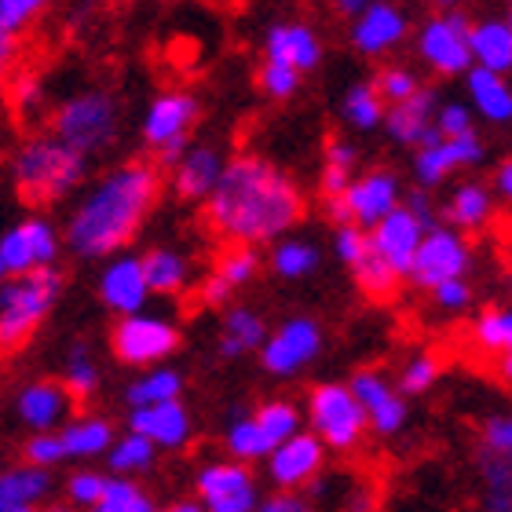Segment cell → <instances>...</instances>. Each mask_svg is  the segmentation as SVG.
<instances>
[{
    "label": "cell",
    "mask_w": 512,
    "mask_h": 512,
    "mask_svg": "<svg viewBox=\"0 0 512 512\" xmlns=\"http://www.w3.org/2000/svg\"><path fill=\"white\" fill-rule=\"evenodd\" d=\"M260 363L267 374L275 377H293L300 374L311 359H319L322 352V330L315 319H289L282 322L260 348Z\"/></svg>",
    "instance_id": "cell-11"
},
{
    "label": "cell",
    "mask_w": 512,
    "mask_h": 512,
    "mask_svg": "<svg viewBox=\"0 0 512 512\" xmlns=\"http://www.w3.org/2000/svg\"><path fill=\"white\" fill-rule=\"evenodd\" d=\"M406 209H410V213H414L417 220L425 224V231H428L432 224H436V216H432V202H428V194H425V191H414V194H410V198H406Z\"/></svg>",
    "instance_id": "cell-57"
},
{
    "label": "cell",
    "mask_w": 512,
    "mask_h": 512,
    "mask_svg": "<svg viewBox=\"0 0 512 512\" xmlns=\"http://www.w3.org/2000/svg\"><path fill=\"white\" fill-rule=\"evenodd\" d=\"M0 282H4V264H0Z\"/></svg>",
    "instance_id": "cell-64"
},
{
    "label": "cell",
    "mask_w": 512,
    "mask_h": 512,
    "mask_svg": "<svg viewBox=\"0 0 512 512\" xmlns=\"http://www.w3.org/2000/svg\"><path fill=\"white\" fill-rule=\"evenodd\" d=\"M11 59H15V37H8V33L0 30V81H4V74H8Z\"/></svg>",
    "instance_id": "cell-60"
},
{
    "label": "cell",
    "mask_w": 512,
    "mask_h": 512,
    "mask_svg": "<svg viewBox=\"0 0 512 512\" xmlns=\"http://www.w3.org/2000/svg\"><path fill=\"white\" fill-rule=\"evenodd\" d=\"M267 337L264 319L249 308H231L224 319V333H220V355L224 359H238V355L256 352Z\"/></svg>",
    "instance_id": "cell-30"
},
{
    "label": "cell",
    "mask_w": 512,
    "mask_h": 512,
    "mask_svg": "<svg viewBox=\"0 0 512 512\" xmlns=\"http://www.w3.org/2000/svg\"><path fill=\"white\" fill-rule=\"evenodd\" d=\"M370 249V238H366V227L359 224H341L337 227V256H341L344 264L352 267L359 256Z\"/></svg>",
    "instance_id": "cell-52"
},
{
    "label": "cell",
    "mask_w": 512,
    "mask_h": 512,
    "mask_svg": "<svg viewBox=\"0 0 512 512\" xmlns=\"http://www.w3.org/2000/svg\"><path fill=\"white\" fill-rule=\"evenodd\" d=\"M256 428H260V436H264L267 443V454H271V447H278L286 436H293L300 428V414L297 406L286 403V399H271V403H264L260 410L253 414Z\"/></svg>",
    "instance_id": "cell-33"
},
{
    "label": "cell",
    "mask_w": 512,
    "mask_h": 512,
    "mask_svg": "<svg viewBox=\"0 0 512 512\" xmlns=\"http://www.w3.org/2000/svg\"><path fill=\"white\" fill-rule=\"evenodd\" d=\"M110 348H114V355H118L121 363L150 366L158 363V359H169L180 348V330L169 319L132 311V315H121V322L114 326Z\"/></svg>",
    "instance_id": "cell-8"
},
{
    "label": "cell",
    "mask_w": 512,
    "mask_h": 512,
    "mask_svg": "<svg viewBox=\"0 0 512 512\" xmlns=\"http://www.w3.org/2000/svg\"><path fill=\"white\" fill-rule=\"evenodd\" d=\"M487 147H483V139L476 132H458V136H439L436 143H428V147H417V158H414V176L421 187H436L450 176V172L458 169H469V165H480Z\"/></svg>",
    "instance_id": "cell-13"
},
{
    "label": "cell",
    "mask_w": 512,
    "mask_h": 512,
    "mask_svg": "<svg viewBox=\"0 0 512 512\" xmlns=\"http://www.w3.org/2000/svg\"><path fill=\"white\" fill-rule=\"evenodd\" d=\"M63 443L66 458H99V454H107L110 443H114V425L103 421V417H85V421H70L63 428Z\"/></svg>",
    "instance_id": "cell-31"
},
{
    "label": "cell",
    "mask_w": 512,
    "mask_h": 512,
    "mask_svg": "<svg viewBox=\"0 0 512 512\" xmlns=\"http://www.w3.org/2000/svg\"><path fill=\"white\" fill-rule=\"evenodd\" d=\"M352 271H355V282H359V289H363L366 297H374V300L392 297L395 289H399V282H403V278L395 275L392 267L384 264L374 249H366V253L352 264Z\"/></svg>",
    "instance_id": "cell-35"
},
{
    "label": "cell",
    "mask_w": 512,
    "mask_h": 512,
    "mask_svg": "<svg viewBox=\"0 0 512 512\" xmlns=\"http://www.w3.org/2000/svg\"><path fill=\"white\" fill-rule=\"evenodd\" d=\"M59 256V235L48 220H22L0 238V264H4V275H22V271H33V267L55 264Z\"/></svg>",
    "instance_id": "cell-15"
},
{
    "label": "cell",
    "mask_w": 512,
    "mask_h": 512,
    "mask_svg": "<svg viewBox=\"0 0 512 512\" xmlns=\"http://www.w3.org/2000/svg\"><path fill=\"white\" fill-rule=\"evenodd\" d=\"M202 202L209 231L238 246L275 242L304 216V194L297 180L260 154H238L224 161L213 191Z\"/></svg>",
    "instance_id": "cell-1"
},
{
    "label": "cell",
    "mask_w": 512,
    "mask_h": 512,
    "mask_svg": "<svg viewBox=\"0 0 512 512\" xmlns=\"http://www.w3.org/2000/svg\"><path fill=\"white\" fill-rule=\"evenodd\" d=\"M176 509H180V512H198V509H202V502H183V505H176Z\"/></svg>",
    "instance_id": "cell-63"
},
{
    "label": "cell",
    "mask_w": 512,
    "mask_h": 512,
    "mask_svg": "<svg viewBox=\"0 0 512 512\" xmlns=\"http://www.w3.org/2000/svg\"><path fill=\"white\" fill-rule=\"evenodd\" d=\"M344 118H348V125L363 128V132H370V128L381 125V118H384V99L374 92V85H355V88H348V96H344Z\"/></svg>",
    "instance_id": "cell-41"
},
{
    "label": "cell",
    "mask_w": 512,
    "mask_h": 512,
    "mask_svg": "<svg viewBox=\"0 0 512 512\" xmlns=\"http://www.w3.org/2000/svg\"><path fill=\"white\" fill-rule=\"evenodd\" d=\"M370 85H374V92L384 99V103H399V99H406L410 92H417V85H421V81H417V74L403 70V66H384Z\"/></svg>",
    "instance_id": "cell-48"
},
{
    "label": "cell",
    "mask_w": 512,
    "mask_h": 512,
    "mask_svg": "<svg viewBox=\"0 0 512 512\" xmlns=\"http://www.w3.org/2000/svg\"><path fill=\"white\" fill-rule=\"evenodd\" d=\"M198 502L209 512H249L256 509L253 472L242 461H220L198 472Z\"/></svg>",
    "instance_id": "cell-12"
},
{
    "label": "cell",
    "mask_w": 512,
    "mask_h": 512,
    "mask_svg": "<svg viewBox=\"0 0 512 512\" xmlns=\"http://www.w3.org/2000/svg\"><path fill=\"white\" fill-rule=\"evenodd\" d=\"M180 392H183V377L176 370H150L147 377H139L128 388V403L147 406V403H161V399H180Z\"/></svg>",
    "instance_id": "cell-39"
},
{
    "label": "cell",
    "mask_w": 512,
    "mask_h": 512,
    "mask_svg": "<svg viewBox=\"0 0 512 512\" xmlns=\"http://www.w3.org/2000/svg\"><path fill=\"white\" fill-rule=\"evenodd\" d=\"M494 194L498 198H512V161H502L494 169Z\"/></svg>",
    "instance_id": "cell-59"
},
{
    "label": "cell",
    "mask_w": 512,
    "mask_h": 512,
    "mask_svg": "<svg viewBox=\"0 0 512 512\" xmlns=\"http://www.w3.org/2000/svg\"><path fill=\"white\" fill-rule=\"evenodd\" d=\"M139 264H143V278H147L150 293L176 297L187 286V260L172 249H150L147 256H139Z\"/></svg>",
    "instance_id": "cell-32"
},
{
    "label": "cell",
    "mask_w": 512,
    "mask_h": 512,
    "mask_svg": "<svg viewBox=\"0 0 512 512\" xmlns=\"http://www.w3.org/2000/svg\"><path fill=\"white\" fill-rule=\"evenodd\" d=\"M436 128L443 136H458V132H469L472 128V114L469 107H461V103H447V107H436Z\"/></svg>",
    "instance_id": "cell-54"
},
{
    "label": "cell",
    "mask_w": 512,
    "mask_h": 512,
    "mask_svg": "<svg viewBox=\"0 0 512 512\" xmlns=\"http://www.w3.org/2000/svg\"><path fill=\"white\" fill-rule=\"evenodd\" d=\"M256 271H260V256L253 253V246H238V242H231V249L216 264V275H224L235 289L253 282Z\"/></svg>",
    "instance_id": "cell-44"
},
{
    "label": "cell",
    "mask_w": 512,
    "mask_h": 512,
    "mask_svg": "<svg viewBox=\"0 0 512 512\" xmlns=\"http://www.w3.org/2000/svg\"><path fill=\"white\" fill-rule=\"evenodd\" d=\"M55 136L63 139L66 147L81 150V154H99L107 150L118 136V103L107 92H77L74 99H66L63 107L55 110Z\"/></svg>",
    "instance_id": "cell-5"
},
{
    "label": "cell",
    "mask_w": 512,
    "mask_h": 512,
    "mask_svg": "<svg viewBox=\"0 0 512 512\" xmlns=\"http://www.w3.org/2000/svg\"><path fill=\"white\" fill-rule=\"evenodd\" d=\"M483 447L491 450V454L509 458V450H512V421L509 417H491V421L483 425Z\"/></svg>",
    "instance_id": "cell-53"
},
{
    "label": "cell",
    "mask_w": 512,
    "mask_h": 512,
    "mask_svg": "<svg viewBox=\"0 0 512 512\" xmlns=\"http://www.w3.org/2000/svg\"><path fill=\"white\" fill-rule=\"evenodd\" d=\"M432 118H436V92L417 85V92L392 103V110L381 121L395 143H403V147H428V143H436L443 136Z\"/></svg>",
    "instance_id": "cell-18"
},
{
    "label": "cell",
    "mask_w": 512,
    "mask_h": 512,
    "mask_svg": "<svg viewBox=\"0 0 512 512\" xmlns=\"http://www.w3.org/2000/svg\"><path fill=\"white\" fill-rule=\"evenodd\" d=\"M469 264H472V249H469V242L461 238L458 227L432 224L425 235H421V242H417L406 278L421 289H432L436 282H443V278L465 275Z\"/></svg>",
    "instance_id": "cell-7"
},
{
    "label": "cell",
    "mask_w": 512,
    "mask_h": 512,
    "mask_svg": "<svg viewBox=\"0 0 512 512\" xmlns=\"http://www.w3.org/2000/svg\"><path fill=\"white\" fill-rule=\"evenodd\" d=\"M220 169H224V158L213 147H187L172 165V191L183 202H202L213 191Z\"/></svg>",
    "instance_id": "cell-25"
},
{
    "label": "cell",
    "mask_w": 512,
    "mask_h": 512,
    "mask_svg": "<svg viewBox=\"0 0 512 512\" xmlns=\"http://www.w3.org/2000/svg\"><path fill=\"white\" fill-rule=\"evenodd\" d=\"M319 249L304 242V238H289V242H278L275 253H271V267H275L282 278H308L319 271Z\"/></svg>",
    "instance_id": "cell-34"
},
{
    "label": "cell",
    "mask_w": 512,
    "mask_h": 512,
    "mask_svg": "<svg viewBox=\"0 0 512 512\" xmlns=\"http://www.w3.org/2000/svg\"><path fill=\"white\" fill-rule=\"evenodd\" d=\"M99 512H150L154 502L150 494L139 487V483L125 480V476H114V480H103V494L96 502Z\"/></svg>",
    "instance_id": "cell-38"
},
{
    "label": "cell",
    "mask_w": 512,
    "mask_h": 512,
    "mask_svg": "<svg viewBox=\"0 0 512 512\" xmlns=\"http://www.w3.org/2000/svg\"><path fill=\"white\" fill-rule=\"evenodd\" d=\"M63 286L55 264L11 275L0 286V355H15L33 341L41 322L52 315L55 300L63 297Z\"/></svg>",
    "instance_id": "cell-4"
},
{
    "label": "cell",
    "mask_w": 512,
    "mask_h": 512,
    "mask_svg": "<svg viewBox=\"0 0 512 512\" xmlns=\"http://www.w3.org/2000/svg\"><path fill=\"white\" fill-rule=\"evenodd\" d=\"M264 59H275V63H286L300 74H311L315 66L322 63V41L315 37L311 26L304 22H282V26H271L264 37Z\"/></svg>",
    "instance_id": "cell-23"
},
{
    "label": "cell",
    "mask_w": 512,
    "mask_h": 512,
    "mask_svg": "<svg viewBox=\"0 0 512 512\" xmlns=\"http://www.w3.org/2000/svg\"><path fill=\"white\" fill-rule=\"evenodd\" d=\"M308 417L322 447L355 450L366 432V414L348 384H319L308 399Z\"/></svg>",
    "instance_id": "cell-6"
},
{
    "label": "cell",
    "mask_w": 512,
    "mask_h": 512,
    "mask_svg": "<svg viewBox=\"0 0 512 512\" xmlns=\"http://www.w3.org/2000/svg\"><path fill=\"white\" fill-rule=\"evenodd\" d=\"M103 480H107V476H99V472H74V476H70V483H66L70 502L85 505V509H96L99 494H103Z\"/></svg>",
    "instance_id": "cell-50"
},
{
    "label": "cell",
    "mask_w": 512,
    "mask_h": 512,
    "mask_svg": "<svg viewBox=\"0 0 512 512\" xmlns=\"http://www.w3.org/2000/svg\"><path fill=\"white\" fill-rule=\"evenodd\" d=\"M128 428L139 432V436H147L154 447H165V450H180V447H187V439H191V417H187L180 399L132 406Z\"/></svg>",
    "instance_id": "cell-22"
},
{
    "label": "cell",
    "mask_w": 512,
    "mask_h": 512,
    "mask_svg": "<svg viewBox=\"0 0 512 512\" xmlns=\"http://www.w3.org/2000/svg\"><path fill=\"white\" fill-rule=\"evenodd\" d=\"M469 92H472V103L480 110L487 121H505L512 118V92L505 85V74L498 70H487V66H469Z\"/></svg>",
    "instance_id": "cell-28"
},
{
    "label": "cell",
    "mask_w": 512,
    "mask_h": 512,
    "mask_svg": "<svg viewBox=\"0 0 512 512\" xmlns=\"http://www.w3.org/2000/svg\"><path fill=\"white\" fill-rule=\"evenodd\" d=\"M428 293L436 297L439 308H450V311L469 308V300H472V286L465 282V275L443 278V282H436V286L428 289Z\"/></svg>",
    "instance_id": "cell-51"
},
{
    "label": "cell",
    "mask_w": 512,
    "mask_h": 512,
    "mask_svg": "<svg viewBox=\"0 0 512 512\" xmlns=\"http://www.w3.org/2000/svg\"><path fill=\"white\" fill-rule=\"evenodd\" d=\"M439 377V359L436 355H417V359H410V366L403 370V381H399V388H403L406 395H421L428 392L432 384H436Z\"/></svg>",
    "instance_id": "cell-49"
},
{
    "label": "cell",
    "mask_w": 512,
    "mask_h": 512,
    "mask_svg": "<svg viewBox=\"0 0 512 512\" xmlns=\"http://www.w3.org/2000/svg\"><path fill=\"white\" fill-rule=\"evenodd\" d=\"M469 52L476 66L509 74L512 70V26L505 19H483L469 26Z\"/></svg>",
    "instance_id": "cell-27"
},
{
    "label": "cell",
    "mask_w": 512,
    "mask_h": 512,
    "mask_svg": "<svg viewBox=\"0 0 512 512\" xmlns=\"http://www.w3.org/2000/svg\"><path fill=\"white\" fill-rule=\"evenodd\" d=\"M355 147L352 143H344V139H330L326 143V161H322V194L333 198V194H341L355 176Z\"/></svg>",
    "instance_id": "cell-36"
},
{
    "label": "cell",
    "mask_w": 512,
    "mask_h": 512,
    "mask_svg": "<svg viewBox=\"0 0 512 512\" xmlns=\"http://www.w3.org/2000/svg\"><path fill=\"white\" fill-rule=\"evenodd\" d=\"M11 176H15V191L26 205H52L74 191L77 183H85L88 158L81 150L66 147L59 136H37L22 143Z\"/></svg>",
    "instance_id": "cell-3"
},
{
    "label": "cell",
    "mask_w": 512,
    "mask_h": 512,
    "mask_svg": "<svg viewBox=\"0 0 512 512\" xmlns=\"http://www.w3.org/2000/svg\"><path fill=\"white\" fill-rule=\"evenodd\" d=\"M476 344H480L487 355H509L512 348V315L502 308H491L483 311L480 319H476Z\"/></svg>",
    "instance_id": "cell-40"
},
{
    "label": "cell",
    "mask_w": 512,
    "mask_h": 512,
    "mask_svg": "<svg viewBox=\"0 0 512 512\" xmlns=\"http://www.w3.org/2000/svg\"><path fill=\"white\" fill-rule=\"evenodd\" d=\"M333 8L341 11L344 19H355V15L366 8V0H333Z\"/></svg>",
    "instance_id": "cell-61"
},
{
    "label": "cell",
    "mask_w": 512,
    "mask_h": 512,
    "mask_svg": "<svg viewBox=\"0 0 512 512\" xmlns=\"http://www.w3.org/2000/svg\"><path fill=\"white\" fill-rule=\"evenodd\" d=\"M48 4L52 0H0V30L8 37H22L48 11Z\"/></svg>",
    "instance_id": "cell-42"
},
{
    "label": "cell",
    "mask_w": 512,
    "mask_h": 512,
    "mask_svg": "<svg viewBox=\"0 0 512 512\" xmlns=\"http://www.w3.org/2000/svg\"><path fill=\"white\" fill-rule=\"evenodd\" d=\"M348 388H352V395L359 399V406H363V414H366V425L374 428L377 436H395V432L406 425L403 395L395 392L381 374L363 370V374L352 377Z\"/></svg>",
    "instance_id": "cell-19"
},
{
    "label": "cell",
    "mask_w": 512,
    "mask_h": 512,
    "mask_svg": "<svg viewBox=\"0 0 512 512\" xmlns=\"http://www.w3.org/2000/svg\"><path fill=\"white\" fill-rule=\"evenodd\" d=\"M22 458H26V465L55 469V465L66 458V450H63V443H59V436H55V428H44V432H33V436L26 439Z\"/></svg>",
    "instance_id": "cell-47"
},
{
    "label": "cell",
    "mask_w": 512,
    "mask_h": 512,
    "mask_svg": "<svg viewBox=\"0 0 512 512\" xmlns=\"http://www.w3.org/2000/svg\"><path fill=\"white\" fill-rule=\"evenodd\" d=\"M227 450H231L238 461L267 458V443H264V436H260V428H256L253 417H242V421H235V425L227 428Z\"/></svg>",
    "instance_id": "cell-46"
},
{
    "label": "cell",
    "mask_w": 512,
    "mask_h": 512,
    "mask_svg": "<svg viewBox=\"0 0 512 512\" xmlns=\"http://www.w3.org/2000/svg\"><path fill=\"white\" fill-rule=\"evenodd\" d=\"M37 103H41V85H37L30 74H22L19 81H15V107L33 110Z\"/></svg>",
    "instance_id": "cell-56"
},
{
    "label": "cell",
    "mask_w": 512,
    "mask_h": 512,
    "mask_svg": "<svg viewBox=\"0 0 512 512\" xmlns=\"http://www.w3.org/2000/svg\"><path fill=\"white\" fill-rule=\"evenodd\" d=\"M469 26L472 22L461 11H436L417 30V52L436 74H465L472 66L469 52Z\"/></svg>",
    "instance_id": "cell-10"
},
{
    "label": "cell",
    "mask_w": 512,
    "mask_h": 512,
    "mask_svg": "<svg viewBox=\"0 0 512 512\" xmlns=\"http://www.w3.org/2000/svg\"><path fill=\"white\" fill-rule=\"evenodd\" d=\"M15 410H19L22 425H30L33 432H44V428L66 425L70 414L77 410V399L63 381H33L19 392Z\"/></svg>",
    "instance_id": "cell-21"
},
{
    "label": "cell",
    "mask_w": 512,
    "mask_h": 512,
    "mask_svg": "<svg viewBox=\"0 0 512 512\" xmlns=\"http://www.w3.org/2000/svg\"><path fill=\"white\" fill-rule=\"evenodd\" d=\"M66 388H70V395L77 399V406L85 403L88 395L96 392V384H99V370H96V363L88 359V352L77 344L74 352H70V366H66Z\"/></svg>",
    "instance_id": "cell-45"
},
{
    "label": "cell",
    "mask_w": 512,
    "mask_h": 512,
    "mask_svg": "<svg viewBox=\"0 0 512 512\" xmlns=\"http://www.w3.org/2000/svg\"><path fill=\"white\" fill-rule=\"evenodd\" d=\"M447 220L458 231H483L494 220V194L483 183H461L447 202Z\"/></svg>",
    "instance_id": "cell-29"
},
{
    "label": "cell",
    "mask_w": 512,
    "mask_h": 512,
    "mask_svg": "<svg viewBox=\"0 0 512 512\" xmlns=\"http://www.w3.org/2000/svg\"><path fill=\"white\" fill-rule=\"evenodd\" d=\"M428 8H436V11H450V8H458L461 0H425Z\"/></svg>",
    "instance_id": "cell-62"
},
{
    "label": "cell",
    "mask_w": 512,
    "mask_h": 512,
    "mask_svg": "<svg viewBox=\"0 0 512 512\" xmlns=\"http://www.w3.org/2000/svg\"><path fill=\"white\" fill-rule=\"evenodd\" d=\"M147 278H143V264L139 256H118L114 264L103 271L99 278V297L107 304L110 311L118 315H132L147 304Z\"/></svg>",
    "instance_id": "cell-24"
},
{
    "label": "cell",
    "mask_w": 512,
    "mask_h": 512,
    "mask_svg": "<svg viewBox=\"0 0 512 512\" xmlns=\"http://www.w3.org/2000/svg\"><path fill=\"white\" fill-rule=\"evenodd\" d=\"M110 469L121 472V476H136V472H147L154 465V443L147 436H139L128 428V436L121 443H110Z\"/></svg>",
    "instance_id": "cell-37"
},
{
    "label": "cell",
    "mask_w": 512,
    "mask_h": 512,
    "mask_svg": "<svg viewBox=\"0 0 512 512\" xmlns=\"http://www.w3.org/2000/svg\"><path fill=\"white\" fill-rule=\"evenodd\" d=\"M55 480L52 469L41 465H19V469L0 472V512H30L52 498Z\"/></svg>",
    "instance_id": "cell-26"
},
{
    "label": "cell",
    "mask_w": 512,
    "mask_h": 512,
    "mask_svg": "<svg viewBox=\"0 0 512 512\" xmlns=\"http://www.w3.org/2000/svg\"><path fill=\"white\" fill-rule=\"evenodd\" d=\"M300 70H293V66L286 63H275V59H264V66H260V74H256V85H260V92L271 99H289L297 96L300 88Z\"/></svg>",
    "instance_id": "cell-43"
},
{
    "label": "cell",
    "mask_w": 512,
    "mask_h": 512,
    "mask_svg": "<svg viewBox=\"0 0 512 512\" xmlns=\"http://www.w3.org/2000/svg\"><path fill=\"white\" fill-rule=\"evenodd\" d=\"M161 194V172L147 161H128L92 187L66 224V246L85 260L118 253L143 227Z\"/></svg>",
    "instance_id": "cell-2"
},
{
    "label": "cell",
    "mask_w": 512,
    "mask_h": 512,
    "mask_svg": "<svg viewBox=\"0 0 512 512\" xmlns=\"http://www.w3.org/2000/svg\"><path fill=\"white\" fill-rule=\"evenodd\" d=\"M264 509L267 512H304L308 505H304L300 494H275V498H267Z\"/></svg>",
    "instance_id": "cell-58"
},
{
    "label": "cell",
    "mask_w": 512,
    "mask_h": 512,
    "mask_svg": "<svg viewBox=\"0 0 512 512\" xmlns=\"http://www.w3.org/2000/svg\"><path fill=\"white\" fill-rule=\"evenodd\" d=\"M322 458H326L322 439L315 436V432H300L297 428V432L282 439L278 447H271V454H267V472H271L275 487L297 491V487H304V483H311L319 476Z\"/></svg>",
    "instance_id": "cell-16"
},
{
    "label": "cell",
    "mask_w": 512,
    "mask_h": 512,
    "mask_svg": "<svg viewBox=\"0 0 512 512\" xmlns=\"http://www.w3.org/2000/svg\"><path fill=\"white\" fill-rule=\"evenodd\" d=\"M403 191H399V176L388 169H374L359 176L344 187L341 194L330 198V216L337 224H359V227H374L392 205H399Z\"/></svg>",
    "instance_id": "cell-9"
},
{
    "label": "cell",
    "mask_w": 512,
    "mask_h": 512,
    "mask_svg": "<svg viewBox=\"0 0 512 512\" xmlns=\"http://www.w3.org/2000/svg\"><path fill=\"white\" fill-rule=\"evenodd\" d=\"M231 293H235V286H231L224 275H216V271L205 278L202 289H198L202 304H209V308H220V304H227V300H231Z\"/></svg>",
    "instance_id": "cell-55"
},
{
    "label": "cell",
    "mask_w": 512,
    "mask_h": 512,
    "mask_svg": "<svg viewBox=\"0 0 512 512\" xmlns=\"http://www.w3.org/2000/svg\"><path fill=\"white\" fill-rule=\"evenodd\" d=\"M198 99L191 92H165L150 103L147 118H143V139L147 147H165L172 139H191V128L198 125Z\"/></svg>",
    "instance_id": "cell-20"
},
{
    "label": "cell",
    "mask_w": 512,
    "mask_h": 512,
    "mask_svg": "<svg viewBox=\"0 0 512 512\" xmlns=\"http://www.w3.org/2000/svg\"><path fill=\"white\" fill-rule=\"evenodd\" d=\"M421 235H425V224H421L406 205H392L374 227H366L370 249H374L399 278H406V271H410V260H414V249H417V242H421Z\"/></svg>",
    "instance_id": "cell-14"
},
{
    "label": "cell",
    "mask_w": 512,
    "mask_h": 512,
    "mask_svg": "<svg viewBox=\"0 0 512 512\" xmlns=\"http://www.w3.org/2000/svg\"><path fill=\"white\" fill-rule=\"evenodd\" d=\"M410 22H406L403 8L392 0H366V8L352 19V44L359 55H377L392 52L406 41Z\"/></svg>",
    "instance_id": "cell-17"
}]
</instances>
